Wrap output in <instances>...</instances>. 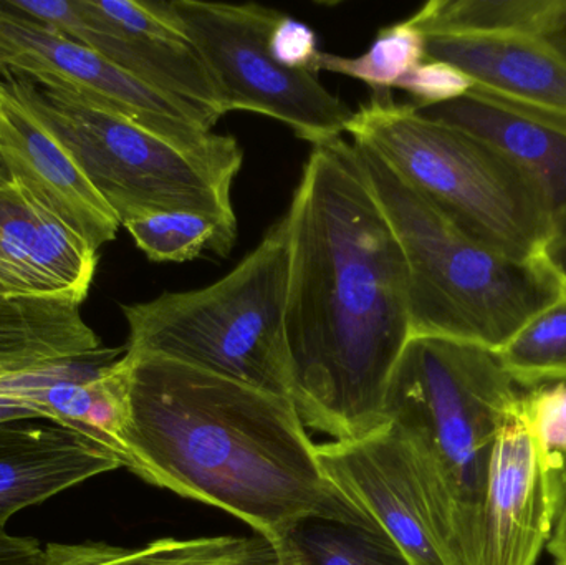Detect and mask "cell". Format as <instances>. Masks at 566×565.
<instances>
[{
	"mask_svg": "<svg viewBox=\"0 0 566 565\" xmlns=\"http://www.w3.org/2000/svg\"><path fill=\"white\" fill-rule=\"evenodd\" d=\"M0 166L7 179L82 236L93 249L115 241L122 228L69 149L0 80Z\"/></svg>",
	"mask_w": 566,
	"mask_h": 565,
	"instance_id": "13",
	"label": "cell"
},
{
	"mask_svg": "<svg viewBox=\"0 0 566 565\" xmlns=\"http://www.w3.org/2000/svg\"><path fill=\"white\" fill-rule=\"evenodd\" d=\"M424 60L426 35L409 20H405L379 30L371 46L355 59L319 52L315 73H339L366 83L373 93L391 92Z\"/></svg>",
	"mask_w": 566,
	"mask_h": 565,
	"instance_id": "25",
	"label": "cell"
},
{
	"mask_svg": "<svg viewBox=\"0 0 566 565\" xmlns=\"http://www.w3.org/2000/svg\"><path fill=\"white\" fill-rule=\"evenodd\" d=\"M396 88L415 96L416 106H432L469 95L474 88V80L451 63L424 60Z\"/></svg>",
	"mask_w": 566,
	"mask_h": 565,
	"instance_id": "27",
	"label": "cell"
},
{
	"mask_svg": "<svg viewBox=\"0 0 566 565\" xmlns=\"http://www.w3.org/2000/svg\"><path fill=\"white\" fill-rule=\"evenodd\" d=\"M191 109L208 128L228 113L201 53L172 17L151 0H6Z\"/></svg>",
	"mask_w": 566,
	"mask_h": 565,
	"instance_id": "10",
	"label": "cell"
},
{
	"mask_svg": "<svg viewBox=\"0 0 566 565\" xmlns=\"http://www.w3.org/2000/svg\"><path fill=\"white\" fill-rule=\"evenodd\" d=\"M43 547L30 537H17L0 531V565H42Z\"/></svg>",
	"mask_w": 566,
	"mask_h": 565,
	"instance_id": "29",
	"label": "cell"
},
{
	"mask_svg": "<svg viewBox=\"0 0 566 565\" xmlns=\"http://www.w3.org/2000/svg\"><path fill=\"white\" fill-rule=\"evenodd\" d=\"M123 468L96 441L42 418L0 423V531L13 514Z\"/></svg>",
	"mask_w": 566,
	"mask_h": 565,
	"instance_id": "17",
	"label": "cell"
},
{
	"mask_svg": "<svg viewBox=\"0 0 566 565\" xmlns=\"http://www.w3.org/2000/svg\"><path fill=\"white\" fill-rule=\"evenodd\" d=\"M521 410L557 486L566 467V381L524 390Z\"/></svg>",
	"mask_w": 566,
	"mask_h": 565,
	"instance_id": "26",
	"label": "cell"
},
{
	"mask_svg": "<svg viewBox=\"0 0 566 565\" xmlns=\"http://www.w3.org/2000/svg\"><path fill=\"white\" fill-rule=\"evenodd\" d=\"M497 357L522 390L566 381V289L531 318Z\"/></svg>",
	"mask_w": 566,
	"mask_h": 565,
	"instance_id": "24",
	"label": "cell"
},
{
	"mask_svg": "<svg viewBox=\"0 0 566 565\" xmlns=\"http://www.w3.org/2000/svg\"><path fill=\"white\" fill-rule=\"evenodd\" d=\"M32 418H42V420H45V418H43L35 408L30 407V405L0 397V423H2V421L12 420H32Z\"/></svg>",
	"mask_w": 566,
	"mask_h": 565,
	"instance_id": "32",
	"label": "cell"
},
{
	"mask_svg": "<svg viewBox=\"0 0 566 565\" xmlns=\"http://www.w3.org/2000/svg\"><path fill=\"white\" fill-rule=\"evenodd\" d=\"M522 394L494 352L431 335L409 338L389 378L386 421L454 565H475L495 440Z\"/></svg>",
	"mask_w": 566,
	"mask_h": 565,
	"instance_id": "3",
	"label": "cell"
},
{
	"mask_svg": "<svg viewBox=\"0 0 566 565\" xmlns=\"http://www.w3.org/2000/svg\"><path fill=\"white\" fill-rule=\"evenodd\" d=\"M283 563H285V561H283ZM286 565H289V564H286Z\"/></svg>",
	"mask_w": 566,
	"mask_h": 565,
	"instance_id": "37",
	"label": "cell"
},
{
	"mask_svg": "<svg viewBox=\"0 0 566 565\" xmlns=\"http://www.w3.org/2000/svg\"><path fill=\"white\" fill-rule=\"evenodd\" d=\"M557 565H566V564H560V563H557Z\"/></svg>",
	"mask_w": 566,
	"mask_h": 565,
	"instance_id": "36",
	"label": "cell"
},
{
	"mask_svg": "<svg viewBox=\"0 0 566 565\" xmlns=\"http://www.w3.org/2000/svg\"><path fill=\"white\" fill-rule=\"evenodd\" d=\"M125 352L126 347L106 348L96 357L0 377V397L30 405L45 420L108 448L123 463L128 414Z\"/></svg>",
	"mask_w": 566,
	"mask_h": 565,
	"instance_id": "16",
	"label": "cell"
},
{
	"mask_svg": "<svg viewBox=\"0 0 566 565\" xmlns=\"http://www.w3.org/2000/svg\"><path fill=\"white\" fill-rule=\"evenodd\" d=\"M122 228L153 262H186L206 254L226 258L238 239L235 215L201 209H168L133 216Z\"/></svg>",
	"mask_w": 566,
	"mask_h": 565,
	"instance_id": "22",
	"label": "cell"
},
{
	"mask_svg": "<svg viewBox=\"0 0 566 565\" xmlns=\"http://www.w3.org/2000/svg\"><path fill=\"white\" fill-rule=\"evenodd\" d=\"M547 547L557 563L566 564V513H562L555 521Z\"/></svg>",
	"mask_w": 566,
	"mask_h": 565,
	"instance_id": "33",
	"label": "cell"
},
{
	"mask_svg": "<svg viewBox=\"0 0 566 565\" xmlns=\"http://www.w3.org/2000/svg\"><path fill=\"white\" fill-rule=\"evenodd\" d=\"M359 166L405 252L411 337L452 338L497 354L565 287L545 259L517 261L459 231L375 149Z\"/></svg>",
	"mask_w": 566,
	"mask_h": 565,
	"instance_id": "4",
	"label": "cell"
},
{
	"mask_svg": "<svg viewBox=\"0 0 566 565\" xmlns=\"http://www.w3.org/2000/svg\"><path fill=\"white\" fill-rule=\"evenodd\" d=\"M286 215L293 405L333 441L369 437L411 338L405 252L342 136L312 145Z\"/></svg>",
	"mask_w": 566,
	"mask_h": 565,
	"instance_id": "1",
	"label": "cell"
},
{
	"mask_svg": "<svg viewBox=\"0 0 566 565\" xmlns=\"http://www.w3.org/2000/svg\"><path fill=\"white\" fill-rule=\"evenodd\" d=\"M279 550L289 565H409L381 531L339 521H305Z\"/></svg>",
	"mask_w": 566,
	"mask_h": 565,
	"instance_id": "23",
	"label": "cell"
},
{
	"mask_svg": "<svg viewBox=\"0 0 566 565\" xmlns=\"http://www.w3.org/2000/svg\"><path fill=\"white\" fill-rule=\"evenodd\" d=\"M290 219L208 287L122 305L126 350L155 354L292 400L285 337Z\"/></svg>",
	"mask_w": 566,
	"mask_h": 565,
	"instance_id": "6",
	"label": "cell"
},
{
	"mask_svg": "<svg viewBox=\"0 0 566 565\" xmlns=\"http://www.w3.org/2000/svg\"><path fill=\"white\" fill-rule=\"evenodd\" d=\"M544 259L566 289V224L552 236L545 248Z\"/></svg>",
	"mask_w": 566,
	"mask_h": 565,
	"instance_id": "30",
	"label": "cell"
},
{
	"mask_svg": "<svg viewBox=\"0 0 566 565\" xmlns=\"http://www.w3.org/2000/svg\"><path fill=\"white\" fill-rule=\"evenodd\" d=\"M15 95L69 149L119 224L168 209L235 215L242 165L192 155L119 113L25 76H6Z\"/></svg>",
	"mask_w": 566,
	"mask_h": 565,
	"instance_id": "7",
	"label": "cell"
},
{
	"mask_svg": "<svg viewBox=\"0 0 566 565\" xmlns=\"http://www.w3.org/2000/svg\"><path fill=\"white\" fill-rule=\"evenodd\" d=\"M557 516V486L518 400L495 440L475 565L537 564Z\"/></svg>",
	"mask_w": 566,
	"mask_h": 565,
	"instance_id": "12",
	"label": "cell"
},
{
	"mask_svg": "<svg viewBox=\"0 0 566 565\" xmlns=\"http://www.w3.org/2000/svg\"><path fill=\"white\" fill-rule=\"evenodd\" d=\"M416 109L424 118L464 129L497 146L541 186L551 208L555 232L564 228L566 224V128L564 126L534 118L474 93L452 102L441 103V105L416 106Z\"/></svg>",
	"mask_w": 566,
	"mask_h": 565,
	"instance_id": "18",
	"label": "cell"
},
{
	"mask_svg": "<svg viewBox=\"0 0 566 565\" xmlns=\"http://www.w3.org/2000/svg\"><path fill=\"white\" fill-rule=\"evenodd\" d=\"M80 305L50 299L0 302V377L103 354Z\"/></svg>",
	"mask_w": 566,
	"mask_h": 565,
	"instance_id": "19",
	"label": "cell"
},
{
	"mask_svg": "<svg viewBox=\"0 0 566 565\" xmlns=\"http://www.w3.org/2000/svg\"><path fill=\"white\" fill-rule=\"evenodd\" d=\"M6 181H7L6 171H3L2 166H0V185H2V182H6Z\"/></svg>",
	"mask_w": 566,
	"mask_h": 565,
	"instance_id": "35",
	"label": "cell"
},
{
	"mask_svg": "<svg viewBox=\"0 0 566 565\" xmlns=\"http://www.w3.org/2000/svg\"><path fill=\"white\" fill-rule=\"evenodd\" d=\"M123 362V464L146 483L226 511L275 547L308 520L376 530L326 480L290 398L161 355Z\"/></svg>",
	"mask_w": 566,
	"mask_h": 565,
	"instance_id": "2",
	"label": "cell"
},
{
	"mask_svg": "<svg viewBox=\"0 0 566 565\" xmlns=\"http://www.w3.org/2000/svg\"><path fill=\"white\" fill-rule=\"evenodd\" d=\"M0 72L25 76L119 113L192 155L244 163V151L234 136L212 133L191 109L6 0H0Z\"/></svg>",
	"mask_w": 566,
	"mask_h": 565,
	"instance_id": "9",
	"label": "cell"
},
{
	"mask_svg": "<svg viewBox=\"0 0 566 565\" xmlns=\"http://www.w3.org/2000/svg\"><path fill=\"white\" fill-rule=\"evenodd\" d=\"M172 17L201 53L226 109L277 119L316 145L346 133L353 112L315 73L275 62L269 36L283 13L261 3L168 2Z\"/></svg>",
	"mask_w": 566,
	"mask_h": 565,
	"instance_id": "8",
	"label": "cell"
},
{
	"mask_svg": "<svg viewBox=\"0 0 566 565\" xmlns=\"http://www.w3.org/2000/svg\"><path fill=\"white\" fill-rule=\"evenodd\" d=\"M426 60L458 66L474 95L566 128V60L537 36L428 35Z\"/></svg>",
	"mask_w": 566,
	"mask_h": 565,
	"instance_id": "15",
	"label": "cell"
},
{
	"mask_svg": "<svg viewBox=\"0 0 566 565\" xmlns=\"http://www.w3.org/2000/svg\"><path fill=\"white\" fill-rule=\"evenodd\" d=\"M315 453L326 480L396 544L409 565H454L391 425L359 440L315 444Z\"/></svg>",
	"mask_w": 566,
	"mask_h": 565,
	"instance_id": "11",
	"label": "cell"
},
{
	"mask_svg": "<svg viewBox=\"0 0 566 565\" xmlns=\"http://www.w3.org/2000/svg\"><path fill=\"white\" fill-rule=\"evenodd\" d=\"M557 498H558V516H560L562 513H566V467H565V470L562 471L560 478H558Z\"/></svg>",
	"mask_w": 566,
	"mask_h": 565,
	"instance_id": "34",
	"label": "cell"
},
{
	"mask_svg": "<svg viewBox=\"0 0 566 565\" xmlns=\"http://www.w3.org/2000/svg\"><path fill=\"white\" fill-rule=\"evenodd\" d=\"M542 40L566 60V0H562L560 7Z\"/></svg>",
	"mask_w": 566,
	"mask_h": 565,
	"instance_id": "31",
	"label": "cell"
},
{
	"mask_svg": "<svg viewBox=\"0 0 566 565\" xmlns=\"http://www.w3.org/2000/svg\"><path fill=\"white\" fill-rule=\"evenodd\" d=\"M469 238L517 261L544 259L554 219L538 182L504 151L464 129L419 115L391 92L346 126Z\"/></svg>",
	"mask_w": 566,
	"mask_h": 565,
	"instance_id": "5",
	"label": "cell"
},
{
	"mask_svg": "<svg viewBox=\"0 0 566 565\" xmlns=\"http://www.w3.org/2000/svg\"><path fill=\"white\" fill-rule=\"evenodd\" d=\"M269 50L285 69L315 73L318 39L312 27L300 20L283 15L269 36Z\"/></svg>",
	"mask_w": 566,
	"mask_h": 565,
	"instance_id": "28",
	"label": "cell"
},
{
	"mask_svg": "<svg viewBox=\"0 0 566 565\" xmlns=\"http://www.w3.org/2000/svg\"><path fill=\"white\" fill-rule=\"evenodd\" d=\"M42 565H286L271 541L254 537H196L153 541L142 547L106 543L49 544Z\"/></svg>",
	"mask_w": 566,
	"mask_h": 565,
	"instance_id": "20",
	"label": "cell"
},
{
	"mask_svg": "<svg viewBox=\"0 0 566 565\" xmlns=\"http://www.w3.org/2000/svg\"><path fill=\"white\" fill-rule=\"evenodd\" d=\"M562 0H431L409 17L428 35L542 39Z\"/></svg>",
	"mask_w": 566,
	"mask_h": 565,
	"instance_id": "21",
	"label": "cell"
},
{
	"mask_svg": "<svg viewBox=\"0 0 566 565\" xmlns=\"http://www.w3.org/2000/svg\"><path fill=\"white\" fill-rule=\"evenodd\" d=\"M98 251L7 179L0 185V302L88 297Z\"/></svg>",
	"mask_w": 566,
	"mask_h": 565,
	"instance_id": "14",
	"label": "cell"
}]
</instances>
